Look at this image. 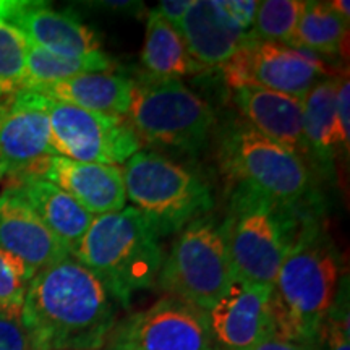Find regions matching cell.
<instances>
[{"label":"cell","mask_w":350,"mask_h":350,"mask_svg":"<svg viewBox=\"0 0 350 350\" xmlns=\"http://www.w3.org/2000/svg\"><path fill=\"white\" fill-rule=\"evenodd\" d=\"M20 319L33 350H103L117 306L103 282L67 256L34 274Z\"/></svg>","instance_id":"obj_1"},{"label":"cell","mask_w":350,"mask_h":350,"mask_svg":"<svg viewBox=\"0 0 350 350\" xmlns=\"http://www.w3.org/2000/svg\"><path fill=\"white\" fill-rule=\"evenodd\" d=\"M339 273L334 240L310 209L300 219L271 292L275 338L313 347L338 292Z\"/></svg>","instance_id":"obj_2"},{"label":"cell","mask_w":350,"mask_h":350,"mask_svg":"<svg viewBox=\"0 0 350 350\" xmlns=\"http://www.w3.org/2000/svg\"><path fill=\"white\" fill-rule=\"evenodd\" d=\"M73 258L103 282L116 304L130 308L137 292L156 286L164 253L151 222L125 206L94 216Z\"/></svg>","instance_id":"obj_3"},{"label":"cell","mask_w":350,"mask_h":350,"mask_svg":"<svg viewBox=\"0 0 350 350\" xmlns=\"http://www.w3.org/2000/svg\"><path fill=\"white\" fill-rule=\"evenodd\" d=\"M306 211L286 206L245 183L230 185L221 229L235 279L273 287Z\"/></svg>","instance_id":"obj_4"},{"label":"cell","mask_w":350,"mask_h":350,"mask_svg":"<svg viewBox=\"0 0 350 350\" xmlns=\"http://www.w3.org/2000/svg\"><path fill=\"white\" fill-rule=\"evenodd\" d=\"M217 161L230 185L245 183L286 206L310 209L314 172L297 152L266 138L245 120L219 131Z\"/></svg>","instance_id":"obj_5"},{"label":"cell","mask_w":350,"mask_h":350,"mask_svg":"<svg viewBox=\"0 0 350 350\" xmlns=\"http://www.w3.org/2000/svg\"><path fill=\"white\" fill-rule=\"evenodd\" d=\"M122 172L126 200L159 237L180 232L214 206L211 188L200 175L157 151H138Z\"/></svg>","instance_id":"obj_6"},{"label":"cell","mask_w":350,"mask_h":350,"mask_svg":"<svg viewBox=\"0 0 350 350\" xmlns=\"http://www.w3.org/2000/svg\"><path fill=\"white\" fill-rule=\"evenodd\" d=\"M142 144L196 152L206 146L216 116L213 107L182 80H133L131 106L126 113Z\"/></svg>","instance_id":"obj_7"},{"label":"cell","mask_w":350,"mask_h":350,"mask_svg":"<svg viewBox=\"0 0 350 350\" xmlns=\"http://www.w3.org/2000/svg\"><path fill=\"white\" fill-rule=\"evenodd\" d=\"M235 281L221 224L204 214L185 229L164 256L156 287L164 295L209 312Z\"/></svg>","instance_id":"obj_8"},{"label":"cell","mask_w":350,"mask_h":350,"mask_svg":"<svg viewBox=\"0 0 350 350\" xmlns=\"http://www.w3.org/2000/svg\"><path fill=\"white\" fill-rule=\"evenodd\" d=\"M103 350H222L208 312L163 295L148 308L117 319Z\"/></svg>","instance_id":"obj_9"},{"label":"cell","mask_w":350,"mask_h":350,"mask_svg":"<svg viewBox=\"0 0 350 350\" xmlns=\"http://www.w3.org/2000/svg\"><path fill=\"white\" fill-rule=\"evenodd\" d=\"M46 109L57 156L78 163L117 165L143 148L126 117L91 112L54 99H47Z\"/></svg>","instance_id":"obj_10"},{"label":"cell","mask_w":350,"mask_h":350,"mask_svg":"<svg viewBox=\"0 0 350 350\" xmlns=\"http://www.w3.org/2000/svg\"><path fill=\"white\" fill-rule=\"evenodd\" d=\"M230 88L258 86L304 99L318 81L332 77L325 62L287 44L252 39L222 67Z\"/></svg>","instance_id":"obj_11"},{"label":"cell","mask_w":350,"mask_h":350,"mask_svg":"<svg viewBox=\"0 0 350 350\" xmlns=\"http://www.w3.org/2000/svg\"><path fill=\"white\" fill-rule=\"evenodd\" d=\"M47 99L31 90H20L0 104V169L12 178L41 177L51 157Z\"/></svg>","instance_id":"obj_12"},{"label":"cell","mask_w":350,"mask_h":350,"mask_svg":"<svg viewBox=\"0 0 350 350\" xmlns=\"http://www.w3.org/2000/svg\"><path fill=\"white\" fill-rule=\"evenodd\" d=\"M273 287L235 279L208 312L213 338L222 350H255L275 338Z\"/></svg>","instance_id":"obj_13"},{"label":"cell","mask_w":350,"mask_h":350,"mask_svg":"<svg viewBox=\"0 0 350 350\" xmlns=\"http://www.w3.org/2000/svg\"><path fill=\"white\" fill-rule=\"evenodd\" d=\"M0 18L20 29L26 41L51 54L88 57L103 52V42L94 29L46 3L0 0Z\"/></svg>","instance_id":"obj_14"},{"label":"cell","mask_w":350,"mask_h":350,"mask_svg":"<svg viewBox=\"0 0 350 350\" xmlns=\"http://www.w3.org/2000/svg\"><path fill=\"white\" fill-rule=\"evenodd\" d=\"M178 31L191 57L209 70L224 67L255 39L250 29L243 28L230 15L226 0H193Z\"/></svg>","instance_id":"obj_15"},{"label":"cell","mask_w":350,"mask_h":350,"mask_svg":"<svg viewBox=\"0 0 350 350\" xmlns=\"http://www.w3.org/2000/svg\"><path fill=\"white\" fill-rule=\"evenodd\" d=\"M0 248L23 262L33 278L47 266L72 256L36 213L7 190L0 193Z\"/></svg>","instance_id":"obj_16"},{"label":"cell","mask_w":350,"mask_h":350,"mask_svg":"<svg viewBox=\"0 0 350 350\" xmlns=\"http://www.w3.org/2000/svg\"><path fill=\"white\" fill-rule=\"evenodd\" d=\"M41 178L54 183L93 216L122 211L126 206L120 165L78 163L64 156L47 161Z\"/></svg>","instance_id":"obj_17"},{"label":"cell","mask_w":350,"mask_h":350,"mask_svg":"<svg viewBox=\"0 0 350 350\" xmlns=\"http://www.w3.org/2000/svg\"><path fill=\"white\" fill-rule=\"evenodd\" d=\"M235 106L253 129L306 163L301 100L258 86L232 88Z\"/></svg>","instance_id":"obj_18"},{"label":"cell","mask_w":350,"mask_h":350,"mask_svg":"<svg viewBox=\"0 0 350 350\" xmlns=\"http://www.w3.org/2000/svg\"><path fill=\"white\" fill-rule=\"evenodd\" d=\"M5 190L25 201L47 229L62 240L73 256L93 222V214L88 213L62 188L41 177L12 178Z\"/></svg>","instance_id":"obj_19"},{"label":"cell","mask_w":350,"mask_h":350,"mask_svg":"<svg viewBox=\"0 0 350 350\" xmlns=\"http://www.w3.org/2000/svg\"><path fill=\"white\" fill-rule=\"evenodd\" d=\"M338 85L339 75L325 78L301 99L305 159L312 170L313 167L329 170L338 150H344L345 156H349L350 146L340 131L336 107Z\"/></svg>","instance_id":"obj_20"},{"label":"cell","mask_w":350,"mask_h":350,"mask_svg":"<svg viewBox=\"0 0 350 350\" xmlns=\"http://www.w3.org/2000/svg\"><path fill=\"white\" fill-rule=\"evenodd\" d=\"M31 91L91 112L126 117L131 106L133 80L117 72L83 73Z\"/></svg>","instance_id":"obj_21"},{"label":"cell","mask_w":350,"mask_h":350,"mask_svg":"<svg viewBox=\"0 0 350 350\" xmlns=\"http://www.w3.org/2000/svg\"><path fill=\"white\" fill-rule=\"evenodd\" d=\"M142 65L143 75L156 80H182L209 72L191 57L180 31L161 16L156 8L148 12Z\"/></svg>","instance_id":"obj_22"},{"label":"cell","mask_w":350,"mask_h":350,"mask_svg":"<svg viewBox=\"0 0 350 350\" xmlns=\"http://www.w3.org/2000/svg\"><path fill=\"white\" fill-rule=\"evenodd\" d=\"M349 20L332 10L329 2H305V8L288 46L313 51L323 55H338L347 51Z\"/></svg>","instance_id":"obj_23"},{"label":"cell","mask_w":350,"mask_h":350,"mask_svg":"<svg viewBox=\"0 0 350 350\" xmlns=\"http://www.w3.org/2000/svg\"><path fill=\"white\" fill-rule=\"evenodd\" d=\"M116 67V62L106 52H98L88 57H62L51 54L28 42L26 75L21 90H36V88L68 80L83 73L113 72Z\"/></svg>","instance_id":"obj_24"},{"label":"cell","mask_w":350,"mask_h":350,"mask_svg":"<svg viewBox=\"0 0 350 350\" xmlns=\"http://www.w3.org/2000/svg\"><path fill=\"white\" fill-rule=\"evenodd\" d=\"M305 8L304 0H266L258 3L253 38L258 41L287 44L294 38Z\"/></svg>","instance_id":"obj_25"},{"label":"cell","mask_w":350,"mask_h":350,"mask_svg":"<svg viewBox=\"0 0 350 350\" xmlns=\"http://www.w3.org/2000/svg\"><path fill=\"white\" fill-rule=\"evenodd\" d=\"M28 42L20 29L0 18V93L10 96L21 90L26 75Z\"/></svg>","instance_id":"obj_26"},{"label":"cell","mask_w":350,"mask_h":350,"mask_svg":"<svg viewBox=\"0 0 350 350\" xmlns=\"http://www.w3.org/2000/svg\"><path fill=\"white\" fill-rule=\"evenodd\" d=\"M313 350H350L349 279H339L338 292L318 332Z\"/></svg>","instance_id":"obj_27"},{"label":"cell","mask_w":350,"mask_h":350,"mask_svg":"<svg viewBox=\"0 0 350 350\" xmlns=\"http://www.w3.org/2000/svg\"><path fill=\"white\" fill-rule=\"evenodd\" d=\"M33 275L26 266L10 253L0 248V312L21 317V308Z\"/></svg>","instance_id":"obj_28"},{"label":"cell","mask_w":350,"mask_h":350,"mask_svg":"<svg viewBox=\"0 0 350 350\" xmlns=\"http://www.w3.org/2000/svg\"><path fill=\"white\" fill-rule=\"evenodd\" d=\"M0 350H33L21 319L0 312Z\"/></svg>","instance_id":"obj_29"},{"label":"cell","mask_w":350,"mask_h":350,"mask_svg":"<svg viewBox=\"0 0 350 350\" xmlns=\"http://www.w3.org/2000/svg\"><path fill=\"white\" fill-rule=\"evenodd\" d=\"M336 107H338L340 131H342L345 143L350 146V81L347 70H345V73H340L339 75Z\"/></svg>","instance_id":"obj_30"},{"label":"cell","mask_w":350,"mask_h":350,"mask_svg":"<svg viewBox=\"0 0 350 350\" xmlns=\"http://www.w3.org/2000/svg\"><path fill=\"white\" fill-rule=\"evenodd\" d=\"M191 5H193V0H163V2L157 3L156 10L170 25L178 29V26H180L182 20L185 18V15L191 8Z\"/></svg>","instance_id":"obj_31"},{"label":"cell","mask_w":350,"mask_h":350,"mask_svg":"<svg viewBox=\"0 0 350 350\" xmlns=\"http://www.w3.org/2000/svg\"><path fill=\"white\" fill-rule=\"evenodd\" d=\"M255 350H313V347H305V345L291 342V340L273 338L258 345Z\"/></svg>","instance_id":"obj_32"},{"label":"cell","mask_w":350,"mask_h":350,"mask_svg":"<svg viewBox=\"0 0 350 350\" xmlns=\"http://www.w3.org/2000/svg\"><path fill=\"white\" fill-rule=\"evenodd\" d=\"M329 5L332 10L338 13V15L342 16V18H345V20L350 18V2L349 0H332V2H329Z\"/></svg>","instance_id":"obj_33"},{"label":"cell","mask_w":350,"mask_h":350,"mask_svg":"<svg viewBox=\"0 0 350 350\" xmlns=\"http://www.w3.org/2000/svg\"><path fill=\"white\" fill-rule=\"evenodd\" d=\"M3 99H5V96H3L2 93H0V104H2V100H3Z\"/></svg>","instance_id":"obj_34"},{"label":"cell","mask_w":350,"mask_h":350,"mask_svg":"<svg viewBox=\"0 0 350 350\" xmlns=\"http://www.w3.org/2000/svg\"><path fill=\"white\" fill-rule=\"evenodd\" d=\"M2 177H3V170L0 169V178H2Z\"/></svg>","instance_id":"obj_35"}]
</instances>
